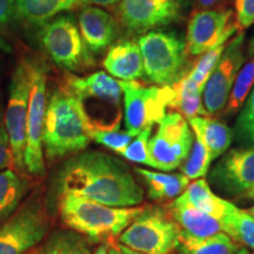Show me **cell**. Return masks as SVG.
<instances>
[{"label": "cell", "mask_w": 254, "mask_h": 254, "mask_svg": "<svg viewBox=\"0 0 254 254\" xmlns=\"http://www.w3.org/2000/svg\"><path fill=\"white\" fill-rule=\"evenodd\" d=\"M120 86L126 129L136 135L146 127L159 124L176 95L173 86H145L136 80H120Z\"/></svg>", "instance_id": "30bf717a"}, {"label": "cell", "mask_w": 254, "mask_h": 254, "mask_svg": "<svg viewBox=\"0 0 254 254\" xmlns=\"http://www.w3.org/2000/svg\"><path fill=\"white\" fill-rule=\"evenodd\" d=\"M239 30L233 11L227 8L200 9L189 21L185 44L186 57H201Z\"/></svg>", "instance_id": "4fadbf2b"}, {"label": "cell", "mask_w": 254, "mask_h": 254, "mask_svg": "<svg viewBox=\"0 0 254 254\" xmlns=\"http://www.w3.org/2000/svg\"><path fill=\"white\" fill-rule=\"evenodd\" d=\"M165 207L179 227L180 236L201 239L222 232L221 224L217 218L196 209L178 198Z\"/></svg>", "instance_id": "ac0fdd59"}, {"label": "cell", "mask_w": 254, "mask_h": 254, "mask_svg": "<svg viewBox=\"0 0 254 254\" xmlns=\"http://www.w3.org/2000/svg\"><path fill=\"white\" fill-rule=\"evenodd\" d=\"M30 65V101L27 114V139L25 148V171L32 178L45 176L43 129L47 107V68L43 62L28 58Z\"/></svg>", "instance_id": "52a82bcc"}, {"label": "cell", "mask_w": 254, "mask_h": 254, "mask_svg": "<svg viewBox=\"0 0 254 254\" xmlns=\"http://www.w3.org/2000/svg\"><path fill=\"white\" fill-rule=\"evenodd\" d=\"M179 227L166 207L146 205L122 232L118 241L142 254H172L179 246Z\"/></svg>", "instance_id": "8992f818"}, {"label": "cell", "mask_w": 254, "mask_h": 254, "mask_svg": "<svg viewBox=\"0 0 254 254\" xmlns=\"http://www.w3.org/2000/svg\"><path fill=\"white\" fill-rule=\"evenodd\" d=\"M136 134L134 133L127 131V129L126 131H120L119 128L107 129V131H94L92 133V139L97 144L103 145L104 147L119 154L131 144Z\"/></svg>", "instance_id": "1f68e13d"}, {"label": "cell", "mask_w": 254, "mask_h": 254, "mask_svg": "<svg viewBox=\"0 0 254 254\" xmlns=\"http://www.w3.org/2000/svg\"><path fill=\"white\" fill-rule=\"evenodd\" d=\"M158 128L148 141L151 167L173 171L189 157L194 135L189 122L180 113H168L158 124Z\"/></svg>", "instance_id": "7c38bea8"}, {"label": "cell", "mask_w": 254, "mask_h": 254, "mask_svg": "<svg viewBox=\"0 0 254 254\" xmlns=\"http://www.w3.org/2000/svg\"><path fill=\"white\" fill-rule=\"evenodd\" d=\"M144 208L113 207L81 196L66 194L57 202L55 215L64 227L78 232L95 244H107L134 220Z\"/></svg>", "instance_id": "3957f363"}, {"label": "cell", "mask_w": 254, "mask_h": 254, "mask_svg": "<svg viewBox=\"0 0 254 254\" xmlns=\"http://www.w3.org/2000/svg\"><path fill=\"white\" fill-rule=\"evenodd\" d=\"M179 254H183V253H179Z\"/></svg>", "instance_id": "f6af8a7d"}, {"label": "cell", "mask_w": 254, "mask_h": 254, "mask_svg": "<svg viewBox=\"0 0 254 254\" xmlns=\"http://www.w3.org/2000/svg\"><path fill=\"white\" fill-rule=\"evenodd\" d=\"M39 37L47 56L66 71L79 72L93 64L78 25L69 15L50 20L41 28Z\"/></svg>", "instance_id": "9c48e42d"}, {"label": "cell", "mask_w": 254, "mask_h": 254, "mask_svg": "<svg viewBox=\"0 0 254 254\" xmlns=\"http://www.w3.org/2000/svg\"><path fill=\"white\" fill-rule=\"evenodd\" d=\"M174 99L170 105V109L178 111L186 120L194 117H208L204 103H202V91L189 78L184 75L179 81L173 85Z\"/></svg>", "instance_id": "484cf974"}, {"label": "cell", "mask_w": 254, "mask_h": 254, "mask_svg": "<svg viewBox=\"0 0 254 254\" xmlns=\"http://www.w3.org/2000/svg\"><path fill=\"white\" fill-rule=\"evenodd\" d=\"M107 246H109V254H142L129 250L128 247L120 244L118 240L110 241V243H107Z\"/></svg>", "instance_id": "8d00e7d4"}, {"label": "cell", "mask_w": 254, "mask_h": 254, "mask_svg": "<svg viewBox=\"0 0 254 254\" xmlns=\"http://www.w3.org/2000/svg\"><path fill=\"white\" fill-rule=\"evenodd\" d=\"M178 2H185V1H187V0H177Z\"/></svg>", "instance_id": "ee69618b"}, {"label": "cell", "mask_w": 254, "mask_h": 254, "mask_svg": "<svg viewBox=\"0 0 254 254\" xmlns=\"http://www.w3.org/2000/svg\"><path fill=\"white\" fill-rule=\"evenodd\" d=\"M236 11L239 30L254 23V0H236Z\"/></svg>", "instance_id": "d590c367"}, {"label": "cell", "mask_w": 254, "mask_h": 254, "mask_svg": "<svg viewBox=\"0 0 254 254\" xmlns=\"http://www.w3.org/2000/svg\"><path fill=\"white\" fill-rule=\"evenodd\" d=\"M220 221L222 232L236 243H241L254 251V218L247 211L236 208Z\"/></svg>", "instance_id": "83f0119b"}, {"label": "cell", "mask_w": 254, "mask_h": 254, "mask_svg": "<svg viewBox=\"0 0 254 254\" xmlns=\"http://www.w3.org/2000/svg\"><path fill=\"white\" fill-rule=\"evenodd\" d=\"M236 254H250V252H249V250L244 249V247H243V249L238 250V252Z\"/></svg>", "instance_id": "60d3db41"}, {"label": "cell", "mask_w": 254, "mask_h": 254, "mask_svg": "<svg viewBox=\"0 0 254 254\" xmlns=\"http://www.w3.org/2000/svg\"><path fill=\"white\" fill-rule=\"evenodd\" d=\"M87 4V0H14V14L32 26H44L62 12Z\"/></svg>", "instance_id": "ffe728a7"}, {"label": "cell", "mask_w": 254, "mask_h": 254, "mask_svg": "<svg viewBox=\"0 0 254 254\" xmlns=\"http://www.w3.org/2000/svg\"><path fill=\"white\" fill-rule=\"evenodd\" d=\"M234 133L239 144L245 147H254V88L246 101L245 109L238 117Z\"/></svg>", "instance_id": "4dcf8cb0"}, {"label": "cell", "mask_w": 254, "mask_h": 254, "mask_svg": "<svg viewBox=\"0 0 254 254\" xmlns=\"http://www.w3.org/2000/svg\"><path fill=\"white\" fill-rule=\"evenodd\" d=\"M144 73L148 80L159 86H173L183 77L185 45L176 34L150 31L140 37Z\"/></svg>", "instance_id": "ba28073f"}, {"label": "cell", "mask_w": 254, "mask_h": 254, "mask_svg": "<svg viewBox=\"0 0 254 254\" xmlns=\"http://www.w3.org/2000/svg\"><path fill=\"white\" fill-rule=\"evenodd\" d=\"M104 67L113 78L132 81L144 75V63L138 43L124 40L111 47L104 59Z\"/></svg>", "instance_id": "d6986e66"}, {"label": "cell", "mask_w": 254, "mask_h": 254, "mask_svg": "<svg viewBox=\"0 0 254 254\" xmlns=\"http://www.w3.org/2000/svg\"><path fill=\"white\" fill-rule=\"evenodd\" d=\"M178 199L217 218L218 220H221L237 208L232 202L215 195L205 179H196L190 184L185 192L178 196Z\"/></svg>", "instance_id": "603a6c76"}, {"label": "cell", "mask_w": 254, "mask_h": 254, "mask_svg": "<svg viewBox=\"0 0 254 254\" xmlns=\"http://www.w3.org/2000/svg\"><path fill=\"white\" fill-rule=\"evenodd\" d=\"M226 1L227 0H198V1H196L195 11H200V9H211L212 7H214L215 5L219 6Z\"/></svg>", "instance_id": "74e56055"}, {"label": "cell", "mask_w": 254, "mask_h": 254, "mask_svg": "<svg viewBox=\"0 0 254 254\" xmlns=\"http://www.w3.org/2000/svg\"><path fill=\"white\" fill-rule=\"evenodd\" d=\"M92 128L77 98L64 85L51 92L43 129L44 158L47 161L68 158L86 150Z\"/></svg>", "instance_id": "7a4b0ae2"}, {"label": "cell", "mask_w": 254, "mask_h": 254, "mask_svg": "<svg viewBox=\"0 0 254 254\" xmlns=\"http://www.w3.org/2000/svg\"><path fill=\"white\" fill-rule=\"evenodd\" d=\"M73 194L113 207H135L144 190L128 165L100 151H81L66 158L51 174L45 189L47 209H55L63 195Z\"/></svg>", "instance_id": "6da1fadb"}, {"label": "cell", "mask_w": 254, "mask_h": 254, "mask_svg": "<svg viewBox=\"0 0 254 254\" xmlns=\"http://www.w3.org/2000/svg\"><path fill=\"white\" fill-rule=\"evenodd\" d=\"M178 250L183 254H236L239 247L228 234L225 232H219L217 234L201 239L179 234Z\"/></svg>", "instance_id": "4316f807"}, {"label": "cell", "mask_w": 254, "mask_h": 254, "mask_svg": "<svg viewBox=\"0 0 254 254\" xmlns=\"http://www.w3.org/2000/svg\"><path fill=\"white\" fill-rule=\"evenodd\" d=\"M52 230L44 190L34 189L17 211L0 224V254H27Z\"/></svg>", "instance_id": "5b68a950"}, {"label": "cell", "mask_w": 254, "mask_h": 254, "mask_svg": "<svg viewBox=\"0 0 254 254\" xmlns=\"http://www.w3.org/2000/svg\"><path fill=\"white\" fill-rule=\"evenodd\" d=\"M177 0H120L117 13L127 31L144 33L164 26L178 18Z\"/></svg>", "instance_id": "2e32d148"}, {"label": "cell", "mask_w": 254, "mask_h": 254, "mask_svg": "<svg viewBox=\"0 0 254 254\" xmlns=\"http://www.w3.org/2000/svg\"><path fill=\"white\" fill-rule=\"evenodd\" d=\"M187 122L192 127L194 134L204 142L212 161L228 150L233 133L225 124L209 117H194Z\"/></svg>", "instance_id": "d4e9b609"}, {"label": "cell", "mask_w": 254, "mask_h": 254, "mask_svg": "<svg viewBox=\"0 0 254 254\" xmlns=\"http://www.w3.org/2000/svg\"><path fill=\"white\" fill-rule=\"evenodd\" d=\"M88 2L98 5V6H104V7H117L120 2V0H87Z\"/></svg>", "instance_id": "f35d334b"}, {"label": "cell", "mask_w": 254, "mask_h": 254, "mask_svg": "<svg viewBox=\"0 0 254 254\" xmlns=\"http://www.w3.org/2000/svg\"><path fill=\"white\" fill-rule=\"evenodd\" d=\"M30 85V65L28 58H26L18 64L12 74L8 88V100L4 113L5 126L13 155V167L21 173H26L24 155L27 139Z\"/></svg>", "instance_id": "8fae6325"}, {"label": "cell", "mask_w": 254, "mask_h": 254, "mask_svg": "<svg viewBox=\"0 0 254 254\" xmlns=\"http://www.w3.org/2000/svg\"><path fill=\"white\" fill-rule=\"evenodd\" d=\"M94 244L78 232L57 227L27 254H94Z\"/></svg>", "instance_id": "7402d4cb"}, {"label": "cell", "mask_w": 254, "mask_h": 254, "mask_svg": "<svg viewBox=\"0 0 254 254\" xmlns=\"http://www.w3.org/2000/svg\"><path fill=\"white\" fill-rule=\"evenodd\" d=\"M247 212H249V213L254 218V206H252L250 209H247Z\"/></svg>", "instance_id": "7bdbcfd3"}, {"label": "cell", "mask_w": 254, "mask_h": 254, "mask_svg": "<svg viewBox=\"0 0 254 254\" xmlns=\"http://www.w3.org/2000/svg\"><path fill=\"white\" fill-rule=\"evenodd\" d=\"M94 254H109V246H107V244H100V246L95 250Z\"/></svg>", "instance_id": "ab89813d"}, {"label": "cell", "mask_w": 254, "mask_h": 254, "mask_svg": "<svg viewBox=\"0 0 254 254\" xmlns=\"http://www.w3.org/2000/svg\"><path fill=\"white\" fill-rule=\"evenodd\" d=\"M65 86L78 99L92 131L119 128L123 118L120 80L99 71L87 77L66 75Z\"/></svg>", "instance_id": "277c9868"}, {"label": "cell", "mask_w": 254, "mask_h": 254, "mask_svg": "<svg viewBox=\"0 0 254 254\" xmlns=\"http://www.w3.org/2000/svg\"><path fill=\"white\" fill-rule=\"evenodd\" d=\"M78 27L91 53H101L116 39L118 25L107 12L94 6H84L78 18Z\"/></svg>", "instance_id": "e0dca14e"}, {"label": "cell", "mask_w": 254, "mask_h": 254, "mask_svg": "<svg viewBox=\"0 0 254 254\" xmlns=\"http://www.w3.org/2000/svg\"><path fill=\"white\" fill-rule=\"evenodd\" d=\"M32 177L14 168L0 171V224L11 217L33 190Z\"/></svg>", "instance_id": "44dd1931"}, {"label": "cell", "mask_w": 254, "mask_h": 254, "mask_svg": "<svg viewBox=\"0 0 254 254\" xmlns=\"http://www.w3.org/2000/svg\"><path fill=\"white\" fill-rule=\"evenodd\" d=\"M133 170L145 183L148 198L154 201H168L176 199L190 185V179L183 173H158L140 167H134Z\"/></svg>", "instance_id": "cb8c5ba5"}, {"label": "cell", "mask_w": 254, "mask_h": 254, "mask_svg": "<svg viewBox=\"0 0 254 254\" xmlns=\"http://www.w3.org/2000/svg\"><path fill=\"white\" fill-rule=\"evenodd\" d=\"M13 15H15L14 0H0V50L4 52H11V46L1 37V33Z\"/></svg>", "instance_id": "e575fe53"}, {"label": "cell", "mask_w": 254, "mask_h": 254, "mask_svg": "<svg viewBox=\"0 0 254 254\" xmlns=\"http://www.w3.org/2000/svg\"><path fill=\"white\" fill-rule=\"evenodd\" d=\"M245 33L241 30L222 53L202 91V103L208 116L222 111L230 98L238 72L245 62Z\"/></svg>", "instance_id": "5bb4252c"}, {"label": "cell", "mask_w": 254, "mask_h": 254, "mask_svg": "<svg viewBox=\"0 0 254 254\" xmlns=\"http://www.w3.org/2000/svg\"><path fill=\"white\" fill-rule=\"evenodd\" d=\"M153 126L146 127L135 136V139L124 150L120 155L127 160L136 164H144L150 166V154H148V141H150Z\"/></svg>", "instance_id": "d6a6232c"}, {"label": "cell", "mask_w": 254, "mask_h": 254, "mask_svg": "<svg viewBox=\"0 0 254 254\" xmlns=\"http://www.w3.org/2000/svg\"><path fill=\"white\" fill-rule=\"evenodd\" d=\"M209 183L225 195L249 193L254 185V147L226 152L209 173Z\"/></svg>", "instance_id": "9a60e30c"}, {"label": "cell", "mask_w": 254, "mask_h": 254, "mask_svg": "<svg viewBox=\"0 0 254 254\" xmlns=\"http://www.w3.org/2000/svg\"><path fill=\"white\" fill-rule=\"evenodd\" d=\"M247 195L250 196V198H252V199H254V185H253V187L252 189H251L250 190H249V193H247Z\"/></svg>", "instance_id": "b9f144b4"}, {"label": "cell", "mask_w": 254, "mask_h": 254, "mask_svg": "<svg viewBox=\"0 0 254 254\" xmlns=\"http://www.w3.org/2000/svg\"><path fill=\"white\" fill-rule=\"evenodd\" d=\"M211 163L212 159L207 148L201 141V139L194 134L192 148H190L189 157L186 159L185 165L182 167L183 174L190 180L204 178L208 172Z\"/></svg>", "instance_id": "f546056e"}, {"label": "cell", "mask_w": 254, "mask_h": 254, "mask_svg": "<svg viewBox=\"0 0 254 254\" xmlns=\"http://www.w3.org/2000/svg\"><path fill=\"white\" fill-rule=\"evenodd\" d=\"M254 84V52L247 59L245 64H243L241 68L238 72V75L234 80L232 87L230 98L226 104V113L233 114L240 109L241 105L249 95L251 88Z\"/></svg>", "instance_id": "f1b7e54d"}, {"label": "cell", "mask_w": 254, "mask_h": 254, "mask_svg": "<svg viewBox=\"0 0 254 254\" xmlns=\"http://www.w3.org/2000/svg\"><path fill=\"white\" fill-rule=\"evenodd\" d=\"M4 113V105L0 98V171L6 170V168H14L13 155H12L8 133L5 126Z\"/></svg>", "instance_id": "836d02e7"}]
</instances>
